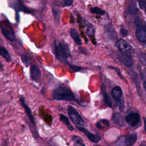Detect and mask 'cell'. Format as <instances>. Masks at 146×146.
<instances>
[{"instance_id": "9c48e42d", "label": "cell", "mask_w": 146, "mask_h": 146, "mask_svg": "<svg viewBox=\"0 0 146 146\" xmlns=\"http://www.w3.org/2000/svg\"><path fill=\"white\" fill-rule=\"evenodd\" d=\"M118 60L124 66L127 67H131L133 65V58L131 54L121 52L117 56Z\"/></svg>"}, {"instance_id": "d6a6232c", "label": "cell", "mask_w": 146, "mask_h": 146, "mask_svg": "<svg viewBox=\"0 0 146 146\" xmlns=\"http://www.w3.org/2000/svg\"><path fill=\"white\" fill-rule=\"evenodd\" d=\"M0 69L1 70H3V66L1 64V63L0 62Z\"/></svg>"}, {"instance_id": "52a82bcc", "label": "cell", "mask_w": 146, "mask_h": 146, "mask_svg": "<svg viewBox=\"0 0 146 146\" xmlns=\"http://www.w3.org/2000/svg\"><path fill=\"white\" fill-rule=\"evenodd\" d=\"M125 120L131 127H134L140 121V116L139 113L132 112L125 116Z\"/></svg>"}, {"instance_id": "6da1fadb", "label": "cell", "mask_w": 146, "mask_h": 146, "mask_svg": "<svg viewBox=\"0 0 146 146\" xmlns=\"http://www.w3.org/2000/svg\"><path fill=\"white\" fill-rule=\"evenodd\" d=\"M54 50L57 59L63 63H68V59L70 56L68 45L64 41L55 40L54 42Z\"/></svg>"}, {"instance_id": "4fadbf2b", "label": "cell", "mask_w": 146, "mask_h": 146, "mask_svg": "<svg viewBox=\"0 0 146 146\" xmlns=\"http://www.w3.org/2000/svg\"><path fill=\"white\" fill-rule=\"evenodd\" d=\"M19 101H20V103L21 104H22V107L24 108L25 109V111L26 112V113L27 116V117H29L30 122L31 123V124L34 125V126H35L36 125V123H35V119H34V116L32 114V112H31V111L30 110V108L29 107V106L26 104V103H25V99L23 97L19 99Z\"/></svg>"}, {"instance_id": "d4e9b609", "label": "cell", "mask_w": 146, "mask_h": 146, "mask_svg": "<svg viewBox=\"0 0 146 146\" xmlns=\"http://www.w3.org/2000/svg\"><path fill=\"white\" fill-rule=\"evenodd\" d=\"M52 13H53L55 21L56 22V23H58L59 21V19H60V12H59V11L58 10L55 9H52Z\"/></svg>"}, {"instance_id": "8992f818", "label": "cell", "mask_w": 146, "mask_h": 146, "mask_svg": "<svg viewBox=\"0 0 146 146\" xmlns=\"http://www.w3.org/2000/svg\"><path fill=\"white\" fill-rule=\"evenodd\" d=\"M136 36L139 42L145 43L146 41V30L145 27L140 21H136Z\"/></svg>"}, {"instance_id": "5bb4252c", "label": "cell", "mask_w": 146, "mask_h": 146, "mask_svg": "<svg viewBox=\"0 0 146 146\" xmlns=\"http://www.w3.org/2000/svg\"><path fill=\"white\" fill-rule=\"evenodd\" d=\"M70 35L71 36V38L73 39V40H74V42L79 46H81L82 44V39L79 36V35L78 34L77 31L75 29H71L70 31Z\"/></svg>"}, {"instance_id": "e0dca14e", "label": "cell", "mask_w": 146, "mask_h": 146, "mask_svg": "<svg viewBox=\"0 0 146 146\" xmlns=\"http://www.w3.org/2000/svg\"><path fill=\"white\" fill-rule=\"evenodd\" d=\"M59 117H60V121L68 128V129L70 131H73L74 129L73 126L70 123L68 118L66 116H65L63 114H60L59 115Z\"/></svg>"}, {"instance_id": "83f0119b", "label": "cell", "mask_w": 146, "mask_h": 146, "mask_svg": "<svg viewBox=\"0 0 146 146\" xmlns=\"http://www.w3.org/2000/svg\"><path fill=\"white\" fill-rule=\"evenodd\" d=\"M139 60L143 64H145L146 63V57H145V53H141L139 55Z\"/></svg>"}, {"instance_id": "f546056e", "label": "cell", "mask_w": 146, "mask_h": 146, "mask_svg": "<svg viewBox=\"0 0 146 146\" xmlns=\"http://www.w3.org/2000/svg\"><path fill=\"white\" fill-rule=\"evenodd\" d=\"M120 33L121 35L125 37V36H126L128 34V30L127 29H125V28H122V29H120Z\"/></svg>"}, {"instance_id": "f1b7e54d", "label": "cell", "mask_w": 146, "mask_h": 146, "mask_svg": "<svg viewBox=\"0 0 146 146\" xmlns=\"http://www.w3.org/2000/svg\"><path fill=\"white\" fill-rule=\"evenodd\" d=\"M21 59H22V61L23 62V63L25 64V65H26V66H29V59H28V58H27V55H23L21 56Z\"/></svg>"}, {"instance_id": "3957f363", "label": "cell", "mask_w": 146, "mask_h": 146, "mask_svg": "<svg viewBox=\"0 0 146 146\" xmlns=\"http://www.w3.org/2000/svg\"><path fill=\"white\" fill-rule=\"evenodd\" d=\"M137 135L132 133L120 137L115 143V145L118 146L132 145L137 140Z\"/></svg>"}, {"instance_id": "603a6c76", "label": "cell", "mask_w": 146, "mask_h": 146, "mask_svg": "<svg viewBox=\"0 0 146 146\" xmlns=\"http://www.w3.org/2000/svg\"><path fill=\"white\" fill-rule=\"evenodd\" d=\"M137 12V9L135 4L132 2L128 6V13L131 15H136Z\"/></svg>"}, {"instance_id": "8fae6325", "label": "cell", "mask_w": 146, "mask_h": 146, "mask_svg": "<svg viewBox=\"0 0 146 146\" xmlns=\"http://www.w3.org/2000/svg\"><path fill=\"white\" fill-rule=\"evenodd\" d=\"M77 128L80 131L82 132L91 141H92L93 143H97L101 139V137L99 135L93 134V133H91L90 131H88L87 129H86L82 127H77Z\"/></svg>"}, {"instance_id": "44dd1931", "label": "cell", "mask_w": 146, "mask_h": 146, "mask_svg": "<svg viewBox=\"0 0 146 146\" xmlns=\"http://www.w3.org/2000/svg\"><path fill=\"white\" fill-rule=\"evenodd\" d=\"M96 126L99 129H103L110 126V122L108 120L103 119L97 122Z\"/></svg>"}, {"instance_id": "cb8c5ba5", "label": "cell", "mask_w": 146, "mask_h": 146, "mask_svg": "<svg viewBox=\"0 0 146 146\" xmlns=\"http://www.w3.org/2000/svg\"><path fill=\"white\" fill-rule=\"evenodd\" d=\"M72 139L73 140V141L74 142V143L76 145H85V144L83 143V140L82 139V138L79 136H76V135H74L72 136Z\"/></svg>"}, {"instance_id": "7402d4cb", "label": "cell", "mask_w": 146, "mask_h": 146, "mask_svg": "<svg viewBox=\"0 0 146 146\" xmlns=\"http://www.w3.org/2000/svg\"><path fill=\"white\" fill-rule=\"evenodd\" d=\"M90 11L91 13L93 14H95L97 15H103L105 14L106 11L102 9L101 8H99L98 7H93L90 9Z\"/></svg>"}, {"instance_id": "ba28073f", "label": "cell", "mask_w": 146, "mask_h": 146, "mask_svg": "<svg viewBox=\"0 0 146 146\" xmlns=\"http://www.w3.org/2000/svg\"><path fill=\"white\" fill-rule=\"evenodd\" d=\"M116 46L121 52L131 54L132 48L131 45L124 39H120L116 42Z\"/></svg>"}, {"instance_id": "5b68a950", "label": "cell", "mask_w": 146, "mask_h": 146, "mask_svg": "<svg viewBox=\"0 0 146 146\" xmlns=\"http://www.w3.org/2000/svg\"><path fill=\"white\" fill-rule=\"evenodd\" d=\"M111 95L113 98L119 103V108L121 111L124 110V103L123 98V91L119 86L114 87L111 91Z\"/></svg>"}, {"instance_id": "484cf974", "label": "cell", "mask_w": 146, "mask_h": 146, "mask_svg": "<svg viewBox=\"0 0 146 146\" xmlns=\"http://www.w3.org/2000/svg\"><path fill=\"white\" fill-rule=\"evenodd\" d=\"M108 68H109L110 69L115 70V71H116V72L117 73V75L119 76L120 78H121V79H124V76H123V75L121 74V71H120V69H119V68H117V67H115V66H110L108 67Z\"/></svg>"}, {"instance_id": "7a4b0ae2", "label": "cell", "mask_w": 146, "mask_h": 146, "mask_svg": "<svg viewBox=\"0 0 146 146\" xmlns=\"http://www.w3.org/2000/svg\"><path fill=\"white\" fill-rule=\"evenodd\" d=\"M52 97L55 100L71 101L74 100L78 102L73 92L67 86H60L56 88L53 92Z\"/></svg>"}, {"instance_id": "d6986e66", "label": "cell", "mask_w": 146, "mask_h": 146, "mask_svg": "<svg viewBox=\"0 0 146 146\" xmlns=\"http://www.w3.org/2000/svg\"><path fill=\"white\" fill-rule=\"evenodd\" d=\"M0 55L2 56L7 62L11 61V56L9 51L4 47L1 46L0 44Z\"/></svg>"}, {"instance_id": "ac0fdd59", "label": "cell", "mask_w": 146, "mask_h": 146, "mask_svg": "<svg viewBox=\"0 0 146 146\" xmlns=\"http://www.w3.org/2000/svg\"><path fill=\"white\" fill-rule=\"evenodd\" d=\"M102 94L103 95V98H104V103H106V104L110 107H112V100L110 98V96H109V95L107 93L105 88H104V86L102 87Z\"/></svg>"}, {"instance_id": "2e32d148", "label": "cell", "mask_w": 146, "mask_h": 146, "mask_svg": "<svg viewBox=\"0 0 146 146\" xmlns=\"http://www.w3.org/2000/svg\"><path fill=\"white\" fill-rule=\"evenodd\" d=\"M112 120L114 122L115 124L120 125L123 126L124 124V121L123 116L121 114L119 113H114L112 116Z\"/></svg>"}, {"instance_id": "4316f807", "label": "cell", "mask_w": 146, "mask_h": 146, "mask_svg": "<svg viewBox=\"0 0 146 146\" xmlns=\"http://www.w3.org/2000/svg\"><path fill=\"white\" fill-rule=\"evenodd\" d=\"M137 2L140 9L145 10L146 6V0H137Z\"/></svg>"}, {"instance_id": "277c9868", "label": "cell", "mask_w": 146, "mask_h": 146, "mask_svg": "<svg viewBox=\"0 0 146 146\" xmlns=\"http://www.w3.org/2000/svg\"><path fill=\"white\" fill-rule=\"evenodd\" d=\"M67 111L70 118L75 124L79 126L84 125L83 119L74 107L71 106H68L67 107Z\"/></svg>"}, {"instance_id": "7c38bea8", "label": "cell", "mask_w": 146, "mask_h": 146, "mask_svg": "<svg viewBox=\"0 0 146 146\" xmlns=\"http://www.w3.org/2000/svg\"><path fill=\"white\" fill-rule=\"evenodd\" d=\"M31 79L35 82H38L41 76L40 68L38 64H33L30 68Z\"/></svg>"}, {"instance_id": "30bf717a", "label": "cell", "mask_w": 146, "mask_h": 146, "mask_svg": "<svg viewBox=\"0 0 146 146\" xmlns=\"http://www.w3.org/2000/svg\"><path fill=\"white\" fill-rule=\"evenodd\" d=\"M1 29L2 34L7 39L12 42L15 41V36L11 27L5 25H2L1 26Z\"/></svg>"}, {"instance_id": "1f68e13d", "label": "cell", "mask_w": 146, "mask_h": 146, "mask_svg": "<svg viewBox=\"0 0 146 146\" xmlns=\"http://www.w3.org/2000/svg\"><path fill=\"white\" fill-rule=\"evenodd\" d=\"M64 3V6H70L72 5L73 3V0H63Z\"/></svg>"}, {"instance_id": "4dcf8cb0", "label": "cell", "mask_w": 146, "mask_h": 146, "mask_svg": "<svg viewBox=\"0 0 146 146\" xmlns=\"http://www.w3.org/2000/svg\"><path fill=\"white\" fill-rule=\"evenodd\" d=\"M70 67L74 71H79L82 69V67L80 66H75V65H73V64H69Z\"/></svg>"}, {"instance_id": "9a60e30c", "label": "cell", "mask_w": 146, "mask_h": 146, "mask_svg": "<svg viewBox=\"0 0 146 146\" xmlns=\"http://www.w3.org/2000/svg\"><path fill=\"white\" fill-rule=\"evenodd\" d=\"M106 30L109 37L113 40L115 39V38H116V33L113 26L111 24L107 25V26H106Z\"/></svg>"}, {"instance_id": "ffe728a7", "label": "cell", "mask_w": 146, "mask_h": 146, "mask_svg": "<svg viewBox=\"0 0 146 146\" xmlns=\"http://www.w3.org/2000/svg\"><path fill=\"white\" fill-rule=\"evenodd\" d=\"M86 34L91 39L94 38L95 34V28L94 26L91 23H88L86 27Z\"/></svg>"}]
</instances>
